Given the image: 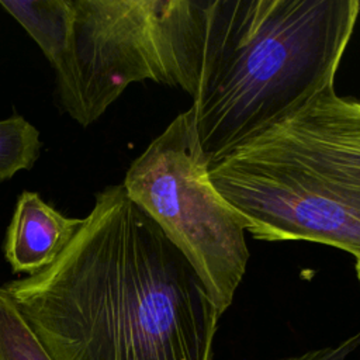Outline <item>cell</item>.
Segmentation results:
<instances>
[{
    "instance_id": "6da1fadb",
    "label": "cell",
    "mask_w": 360,
    "mask_h": 360,
    "mask_svg": "<svg viewBox=\"0 0 360 360\" xmlns=\"http://www.w3.org/2000/svg\"><path fill=\"white\" fill-rule=\"evenodd\" d=\"M4 288L53 360H211L215 302L122 184L96 193L52 264Z\"/></svg>"
},
{
    "instance_id": "7a4b0ae2",
    "label": "cell",
    "mask_w": 360,
    "mask_h": 360,
    "mask_svg": "<svg viewBox=\"0 0 360 360\" xmlns=\"http://www.w3.org/2000/svg\"><path fill=\"white\" fill-rule=\"evenodd\" d=\"M359 0H208L190 107L217 160L333 84Z\"/></svg>"
},
{
    "instance_id": "3957f363",
    "label": "cell",
    "mask_w": 360,
    "mask_h": 360,
    "mask_svg": "<svg viewBox=\"0 0 360 360\" xmlns=\"http://www.w3.org/2000/svg\"><path fill=\"white\" fill-rule=\"evenodd\" d=\"M215 188L260 240H311L360 259V100L330 84L211 162Z\"/></svg>"
},
{
    "instance_id": "277c9868",
    "label": "cell",
    "mask_w": 360,
    "mask_h": 360,
    "mask_svg": "<svg viewBox=\"0 0 360 360\" xmlns=\"http://www.w3.org/2000/svg\"><path fill=\"white\" fill-rule=\"evenodd\" d=\"M68 51L55 94L79 125L94 124L135 82L194 94L204 46L207 1L72 0Z\"/></svg>"
},
{
    "instance_id": "5b68a950",
    "label": "cell",
    "mask_w": 360,
    "mask_h": 360,
    "mask_svg": "<svg viewBox=\"0 0 360 360\" xmlns=\"http://www.w3.org/2000/svg\"><path fill=\"white\" fill-rule=\"evenodd\" d=\"M208 166L188 108L129 165L121 184L187 259L222 315L249 250L242 218L212 184Z\"/></svg>"
},
{
    "instance_id": "8992f818",
    "label": "cell",
    "mask_w": 360,
    "mask_h": 360,
    "mask_svg": "<svg viewBox=\"0 0 360 360\" xmlns=\"http://www.w3.org/2000/svg\"><path fill=\"white\" fill-rule=\"evenodd\" d=\"M83 219L69 218L38 193L22 191L6 231L3 253L13 273L32 276L63 252Z\"/></svg>"
},
{
    "instance_id": "52a82bcc",
    "label": "cell",
    "mask_w": 360,
    "mask_h": 360,
    "mask_svg": "<svg viewBox=\"0 0 360 360\" xmlns=\"http://www.w3.org/2000/svg\"><path fill=\"white\" fill-rule=\"evenodd\" d=\"M0 6L28 32L55 69L72 35V0H0Z\"/></svg>"
},
{
    "instance_id": "ba28073f",
    "label": "cell",
    "mask_w": 360,
    "mask_h": 360,
    "mask_svg": "<svg viewBox=\"0 0 360 360\" xmlns=\"http://www.w3.org/2000/svg\"><path fill=\"white\" fill-rule=\"evenodd\" d=\"M0 360H53L4 285H0Z\"/></svg>"
},
{
    "instance_id": "9c48e42d",
    "label": "cell",
    "mask_w": 360,
    "mask_h": 360,
    "mask_svg": "<svg viewBox=\"0 0 360 360\" xmlns=\"http://www.w3.org/2000/svg\"><path fill=\"white\" fill-rule=\"evenodd\" d=\"M38 129L22 115L0 120V181L30 170L39 158Z\"/></svg>"
},
{
    "instance_id": "30bf717a",
    "label": "cell",
    "mask_w": 360,
    "mask_h": 360,
    "mask_svg": "<svg viewBox=\"0 0 360 360\" xmlns=\"http://www.w3.org/2000/svg\"><path fill=\"white\" fill-rule=\"evenodd\" d=\"M359 346H360V332L342 340L336 346L315 349L298 356L284 357L278 360H346L350 356V353H353Z\"/></svg>"
},
{
    "instance_id": "8fae6325",
    "label": "cell",
    "mask_w": 360,
    "mask_h": 360,
    "mask_svg": "<svg viewBox=\"0 0 360 360\" xmlns=\"http://www.w3.org/2000/svg\"><path fill=\"white\" fill-rule=\"evenodd\" d=\"M356 273H357V278L360 281V259H356Z\"/></svg>"
}]
</instances>
